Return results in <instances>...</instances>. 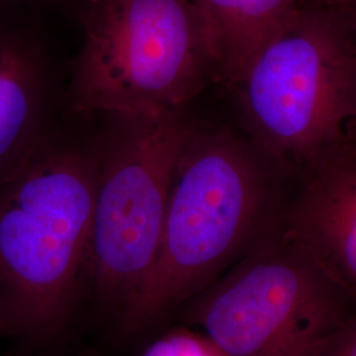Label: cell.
Wrapping results in <instances>:
<instances>
[{
    "mask_svg": "<svg viewBox=\"0 0 356 356\" xmlns=\"http://www.w3.org/2000/svg\"><path fill=\"white\" fill-rule=\"evenodd\" d=\"M291 185L243 129L194 123L173 172L159 254L124 306L127 327L151 325L219 279L277 219Z\"/></svg>",
    "mask_w": 356,
    "mask_h": 356,
    "instance_id": "1",
    "label": "cell"
},
{
    "mask_svg": "<svg viewBox=\"0 0 356 356\" xmlns=\"http://www.w3.org/2000/svg\"><path fill=\"white\" fill-rule=\"evenodd\" d=\"M97 177V143L51 132L0 182L6 334L47 339L67 318L85 272Z\"/></svg>",
    "mask_w": 356,
    "mask_h": 356,
    "instance_id": "2",
    "label": "cell"
},
{
    "mask_svg": "<svg viewBox=\"0 0 356 356\" xmlns=\"http://www.w3.org/2000/svg\"><path fill=\"white\" fill-rule=\"evenodd\" d=\"M232 90L244 134L292 181L356 135V48L323 7L305 4Z\"/></svg>",
    "mask_w": 356,
    "mask_h": 356,
    "instance_id": "3",
    "label": "cell"
},
{
    "mask_svg": "<svg viewBox=\"0 0 356 356\" xmlns=\"http://www.w3.org/2000/svg\"><path fill=\"white\" fill-rule=\"evenodd\" d=\"M213 66L191 0H89L72 82L78 113L185 114Z\"/></svg>",
    "mask_w": 356,
    "mask_h": 356,
    "instance_id": "4",
    "label": "cell"
},
{
    "mask_svg": "<svg viewBox=\"0 0 356 356\" xmlns=\"http://www.w3.org/2000/svg\"><path fill=\"white\" fill-rule=\"evenodd\" d=\"M229 269L191 309L223 356H323L355 317L354 301L285 232L280 214Z\"/></svg>",
    "mask_w": 356,
    "mask_h": 356,
    "instance_id": "5",
    "label": "cell"
},
{
    "mask_svg": "<svg viewBox=\"0 0 356 356\" xmlns=\"http://www.w3.org/2000/svg\"><path fill=\"white\" fill-rule=\"evenodd\" d=\"M107 116L85 272L126 306L159 254L173 172L194 123L185 114Z\"/></svg>",
    "mask_w": 356,
    "mask_h": 356,
    "instance_id": "6",
    "label": "cell"
},
{
    "mask_svg": "<svg viewBox=\"0 0 356 356\" xmlns=\"http://www.w3.org/2000/svg\"><path fill=\"white\" fill-rule=\"evenodd\" d=\"M280 223L356 305V135L293 181Z\"/></svg>",
    "mask_w": 356,
    "mask_h": 356,
    "instance_id": "7",
    "label": "cell"
},
{
    "mask_svg": "<svg viewBox=\"0 0 356 356\" xmlns=\"http://www.w3.org/2000/svg\"><path fill=\"white\" fill-rule=\"evenodd\" d=\"M51 72L38 32L0 7V182L51 134Z\"/></svg>",
    "mask_w": 356,
    "mask_h": 356,
    "instance_id": "8",
    "label": "cell"
},
{
    "mask_svg": "<svg viewBox=\"0 0 356 356\" xmlns=\"http://www.w3.org/2000/svg\"><path fill=\"white\" fill-rule=\"evenodd\" d=\"M204 31L214 83L232 90L254 54L288 26L306 0H191Z\"/></svg>",
    "mask_w": 356,
    "mask_h": 356,
    "instance_id": "9",
    "label": "cell"
},
{
    "mask_svg": "<svg viewBox=\"0 0 356 356\" xmlns=\"http://www.w3.org/2000/svg\"><path fill=\"white\" fill-rule=\"evenodd\" d=\"M140 356H223L210 341L188 331L175 330L149 344Z\"/></svg>",
    "mask_w": 356,
    "mask_h": 356,
    "instance_id": "10",
    "label": "cell"
},
{
    "mask_svg": "<svg viewBox=\"0 0 356 356\" xmlns=\"http://www.w3.org/2000/svg\"><path fill=\"white\" fill-rule=\"evenodd\" d=\"M327 10L331 17L341 28L344 36L356 48V0H332L326 6H319Z\"/></svg>",
    "mask_w": 356,
    "mask_h": 356,
    "instance_id": "11",
    "label": "cell"
},
{
    "mask_svg": "<svg viewBox=\"0 0 356 356\" xmlns=\"http://www.w3.org/2000/svg\"><path fill=\"white\" fill-rule=\"evenodd\" d=\"M323 356H356V316L337 337Z\"/></svg>",
    "mask_w": 356,
    "mask_h": 356,
    "instance_id": "12",
    "label": "cell"
},
{
    "mask_svg": "<svg viewBox=\"0 0 356 356\" xmlns=\"http://www.w3.org/2000/svg\"><path fill=\"white\" fill-rule=\"evenodd\" d=\"M29 0H0V7H16L19 4L26 3Z\"/></svg>",
    "mask_w": 356,
    "mask_h": 356,
    "instance_id": "13",
    "label": "cell"
},
{
    "mask_svg": "<svg viewBox=\"0 0 356 356\" xmlns=\"http://www.w3.org/2000/svg\"><path fill=\"white\" fill-rule=\"evenodd\" d=\"M332 0H306V4H313V6H326L331 3Z\"/></svg>",
    "mask_w": 356,
    "mask_h": 356,
    "instance_id": "14",
    "label": "cell"
},
{
    "mask_svg": "<svg viewBox=\"0 0 356 356\" xmlns=\"http://www.w3.org/2000/svg\"><path fill=\"white\" fill-rule=\"evenodd\" d=\"M4 334H6V330H4V326H3V323L0 321V335H4Z\"/></svg>",
    "mask_w": 356,
    "mask_h": 356,
    "instance_id": "15",
    "label": "cell"
}]
</instances>
